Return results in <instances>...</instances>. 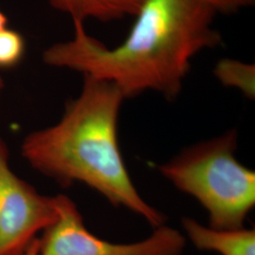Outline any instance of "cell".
I'll return each instance as SVG.
<instances>
[{"mask_svg": "<svg viewBox=\"0 0 255 255\" xmlns=\"http://www.w3.org/2000/svg\"><path fill=\"white\" fill-rule=\"evenodd\" d=\"M217 13L192 0H145L127 38L108 47L73 21L71 40L43 53L45 64L70 69L115 85L125 99L157 92L175 100L192 60L222 43Z\"/></svg>", "mask_w": 255, "mask_h": 255, "instance_id": "1", "label": "cell"}, {"mask_svg": "<svg viewBox=\"0 0 255 255\" xmlns=\"http://www.w3.org/2000/svg\"><path fill=\"white\" fill-rule=\"evenodd\" d=\"M125 98L109 82L83 76L82 91L51 127L24 138L21 152L32 168L62 185L82 182L114 206L124 207L153 227L164 215L137 191L119 148V112Z\"/></svg>", "mask_w": 255, "mask_h": 255, "instance_id": "2", "label": "cell"}, {"mask_svg": "<svg viewBox=\"0 0 255 255\" xmlns=\"http://www.w3.org/2000/svg\"><path fill=\"white\" fill-rule=\"evenodd\" d=\"M237 147V130L232 129L185 148L159 166L164 178L208 212L210 228H244L255 207V173L238 162Z\"/></svg>", "mask_w": 255, "mask_h": 255, "instance_id": "3", "label": "cell"}, {"mask_svg": "<svg viewBox=\"0 0 255 255\" xmlns=\"http://www.w3.org/2000/svg\"><path fill=\"white\" fill-rule=\"evenodd\" d=\"M58 217L27 247L23 255H182L185 237L162 225L146 239L116 244L101 239L86 228L81 212L70 198L56 196Z\"/></svg>", "mask_w": 255, "mask_h": 255, "instance_id": "4", "label": "cell"}, {"mask_svg": "<svg viewBox=\"0 0 255 255\" xmlns=\"http://www.w3.org/2000/svg\"><path fill=\"white\" fill-rule=\"evenodd\" d=\"M57 217L56 196L40 194L12 171L9 148L0 136V255H23Z\"/></svg>", "mask_w": 255, "mask_h": 255, "instance_id": "5", "label": "cell"}, {"mask_svg": "<svg viewBox=\"0 0 255 255\" xmlns=\"http://www.w3.org/2000/svg\"><path fill=\"white\" fill-rule=\"evenodd\" d=\"M187 237L200 251L217 252L221 255H255V230H218L208 228L195 219L182 221Z\"/></svg>", "mask_w": 255, "mask_h": 255, "instance_id": "6", "label": "cell"}, {"mask_svg": "<svg viewBox=\"0 0 255 255\" xmlns=\"http://www.w3.org/2000/svg\"><path fill=\"white\" fill-rule=\"evenodd\" d=\"M145 0H49L50 6L73 21L95 19L101 22L135 16Z\"/></svg>", "mask_w": 255, "mask_h": 255, "instance_id": "7", "label": "cell"}, {"mask_svg": "<svg viewBox=\"0 0 255 255\" xmlns=\"http://www.w3.org/2000/svg\"><path fill=\"white\" fill-rule=\"evenodd\" d=\"M214 75L224 86L237 88L248 99H255V64L229 58L221 59L214 69Z\"/></svg>", "mask_w": 255, "mask_h": 255, "instance_id": "8", "label": "cell"}, {"mask_svg": "<svg viewBox=\"0 0 255 255\" xmlns=\"http://www.w3.org/2000/svg\"><path fill=\"white\" fill-rule=\"evenodd\" d=\"M26 44L18 31L4 28L0 31V68L14 67L25 54Z\"/></svg>", "mask_w": 255, "mask_h": 255, "instance_id": "9", "label": "cell"}, {"mask_svg": "<svg viewBox=\"0 0 255 255\" xmlns=\"http://www.w3.org/2000/svg\"><path fill=\"white\" fill-rule=\"evenodd\" d=\"M209 9L217 14H231L254 6L255 0H192Z\"/></svg>", "mask_w": 255, "mask_h": 255, "instance_id": "10", "label": "cell"}, {"mask_svg": "<svg viewBox=\"0 0 255 255\" xmlns=\"http://www.w3.org/2000/svg\"><path fill=\"white\" fill-rule=\"evenodd\" d=\"M7 23H8V19L6 17V15L0 10V31L7 27Z\"/></svg>", "mask_w": 255, "mask_h": 255, "instance_id": "11", "label": "cell"}, {"mask_svg": "<svg viewBox=\"0 0 255 255\" xmlns=\"http://www.w3.org/2000/svg\"><path fill=\"white\" fill-rule=\"evenodd\" d=\"M4 87H5V82H4V80L0 77V97H1L2 92L4 90Z\"/></svg>", "mask_w": 255, "mask_h": 255, "instance_id": "12", "label": "cell"}]
</instances>
